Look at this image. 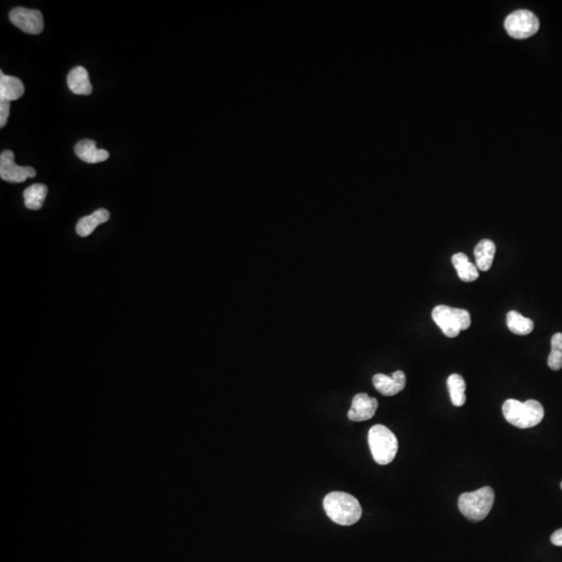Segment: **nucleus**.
<instances>
[{"mask_svg": "<svg viewBox=\"0 0 562 562\" xmlns=\"http://www.w3.org/2000/svg\"><path fill=\"white\" fill-rule=\"evenodd\" d=\"M150 308L162 322L176 327H194L213 322L220 315V306L209 299H196L192 283L186 280H162L148 294Z\"/></svg>", "mask_w": 562, "mask_h": 562, "instance_id": "7ed1b4c3", "label": "nucleus"}, {"mask_svg": "<svg viewBox=\"0 0 562 562\" xmlns=\"http://www.w3.org/2000/svg\"><path fill=\"white\" fill-rule=\"evenodd\" d=\"M20 41L30 53L59 69H78L88 57V41L80 21L30 15L20 25Z\"/></svg>", "mask_w": 562, "mask_h": 562, "instance_id": "f03ea898", "label": "nucleus"}, {"mask_svg": "<svg viewBox=\"0 0 562 562\" xmlns=\"http://www.w3.org/2000/svg\"><path fill=\"white\" fill-rule=\"evenodd\" d=\"M97 385V378L90 369L71 367L60 371L50 382L46 383L48 408L63 422H78L88 408Z\"/></svg>", "mask_w": 562, "mask_h": 562, "instance_id": "0eeeda50", "label": "nucleus"}, {"mask_svg": "<svg viewBox=\"0 0 562 562\" xmlns=\"http://www.w3.org/2000/svg\"><path fill=\"white\" fill-rule=\"evenodd\" d=\"M136 173L144 186L153 190H180L186 183L178 146L165 132H155L138 144L134 155Z\"/></svg>", "mask_w": 562, "mask_h": 562, "instance_id": "20e7f679", "label": "nucleus"}, {"mask_svg": "<svg viewBox=\"0 0 562 562\" xmlns=\"http://www.w3.org/2000/svg\"><path fill=\"white\" fill-rule=\"evenodd\" d=\"M46 188L48 169L38 157L0 144V201H34Z\"/></svg>", "mask_w": 562, "mask_h": 562, "instance_id": "39448f33", "label": "nucleus"}, {"mask_svg": "<svg viewBox=\"0 0 562 562\" xmlns=\"http://www.w3.org/2000/svg\"><path fill=\"white\" fill-rule=\"evenodd\" d=\"M74 348L65 334H42L30 325V308L21 301H9L0 308V355L15 364H48Z\"/></svg>", "mask_w": 562, "mask_h": 562, "instance_id": "f257e3e1", "label": "nucleus"}, {"mask_svg": "<svg viewBox=\"0 0 562 562\" xmlns=\"http://www.w3.org/2000/svg\"><path fill=\"white\" fill-rule=\"evenodd\" d=\"M220 434H222V429L217 422H213L209 417L194 419L180 431H171L155 443L153 464L162 475H173L192 459L194 452L217 442Z\"/></svg>", "mask_w": 562, "mask_h": 562, "instance_id": "423d86ee", "label": "nucleus"}, {"mask_svg": "<svg viewBox=\"0 0 562 562\" xmlns=\"http://www.w3.org/2000/svg\"><path fill=\"white\" fill-rule=\"evenodd\" d=\"M21 204L0 201V255H9L20 232Z\"/></svg>", "mask_w": 562, "mask_h": 562, "instance_id": "6e6552de", "label": "nucleus"}]
</instances>
